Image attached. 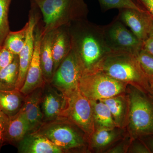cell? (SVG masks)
<instances>
[{"instance_id": "cell-1", "label": "cell", "mask_w": 153, "mask_h": 153, "mask_svg": "<svg viewBox=\"0 0 153 153\" xmlns=\"http://www.w3.org/2000/svg\"><path fill=\"white\" fill-rule=\"evenodd\" d=\"M71 50L78 59L83 72L93 71L100 62L111 52L106 44L102 26L86 19L68 25Z\"/></svg>"}, {"instance_id": "cell-2", "label": "cell", "mask_w": 153, "mask_h": 153, "mask_svg": "<svg viewBox=\"0 0 153 153\" xmlns=\"http://www.w3.org/2000/svg\"><path fill=\"white\" fill-rule=\"evenodd\" d=\"M99 70L149 94L150 85L136 56L126 51H111L100 62Z\"/></svg>"}, {"instance_id": "cell-3", "label": "cell", "mask_w": 153, "mask_h": 153, "mask_svg": "<svg viewBox=\"0 0 153 153\" xmlns=\"http://www.w3.org/2000/svg\"><path fill=\"white\" fill-rule=\"evenodd\" d=\"M43 16L42 35L61 26L87 19L84 0H34Z\"/></svg>"}, {"instance_id": "cell-4", "label": "cell", "mask_w": 153, "mask_h": 153, "mask_svg": "<svg viewBox=\"0 0 153 153\" xmlns=\"http://www.w3.org/2000/svg\"><path fill=\"white\" fill-rule=\"evenodd\" d=\"M36 132L47 137L63 153L85 152L89 150L85 133L65 118L44 122Z\"/></svg>"}, {"instance_id": "cell-5", "label": "cell", "mask_w": 153, "mask_h": 153, "mask_svg": "<svg viewBox=\"0 0 153 153\" xmlns=\"http://www.w3.org/2000/svg\"><path fill=\"white\" fill-rule=\"evenodd\" d=\"M127 91L130 100L127 128L132 141L153 135V99L149 94L130 85Z\"/></svg>"}, {"instance_id": "cell-6", "label": "cell", "mask_w": 153, "mask_h": 153, "mask_svg": "<svg viewBox=\"0 0 153 153\" xmlns=\"http://www.w3.org/2000/svg\"><path fill=\"white\" fill-rule=\"evenodd\" d=\"M128 85L99 70L83 72L79 88L91 101L100 100L125 93Z\"/></svg>"}, {"instance_id": "cell-7", "label": "cell", "mask_w": 153, "mask_h": 153, "mask_svg": "<svg viewBox=\"0 0 153 153\" xmlns=\"http://www.w3.org/2000/svg\"><path fill=\"white\" fill-rule=\"evenodd\" d=\"M65 97L66 106L60 117L65 118L77 126L88 139L95 130L90 100L79 88Z\"/></svg>"}, {"instance_id": "cell-8", "label": "cell", "mask_w": 153, "mask_h": 153, "mask_svg": "<svg viewBox=\"0 0 153 153\" xmlns=\"http://www.w3.org/2000/svg\"><path fill=\"white\" fill-rule=\"evenodd\" d=\"M104 39L111 51H126L136 55L143 49V42L117 19L102 26Z\"/></svg>"}, {"instance_id": "cell-9", "label": "cell", "mask_w": 153, "mask_h": 153, "mask_svg": "<svg viewBox=\"0 0 153 153\" xmlns=\"http://www.w3.org/2000/svg\"><path fill=\"white\" fill-rule=\"evenodd\" d=\"M83 69L72 50L53 74L51 83L65 97L79 88Z\"/></svg>"}, {"instance_id": "cell-10", "label": "cell", "mask_w": 153, "mask_h": 153, "mask_svg": "<svg viewBox=\"0 0 153 153\" xmlns=\"http://www.w3.org/2000/svg\"><path fill=\"white\" fill-rule=\"evenodd\" d=\"M39 8L34 0H32L30 11L26 41L24 47L19 54V74L16 89L20 90L24 85L28 68L33 58L35 47V30L40 20Z\"/></svg>"}, {"instance_id": "cell-11", "label": "cell", "mask_w": 153, "mask_h": 153, "mask_svg": "<svg viewBox=\"0 0 153 153\" xmlns=\"http://www.w3.org/2000/svg\"><path fill=\"white\" fill-rule=\"evenodd\" d=\"M116 19L129 28L143 42L148 38L153 28V17L144 9H120Z\"/></svg>"}, {"instance_id": "cell-12", "label": "cell", "mask_w": 153, "mask_h": 153, "mask_svg": "<svg viewBox=\"0 0 153 153\" xmlns=\"http://www.w3.org/2000/svg\"><path fill=\"white\" fill-rule=\"evenodd\" d=\"M40 19L35 30V47L33 58L29 66L24 85L20 91L25 95L39 88L44 87L46 82L44 79L40 60V46L43 25Z\"/></svg>"}, {"instance_id": "cell-13", "label": "cell", "mask_w": 153, "mask_h": 153, "mask_svg": "<svg viewBox=\"0 0 153 153\" xmlns=\"http://www.w3.org/2000/svg\"><path fill=\"white\" fill-rule=\"evenodd\" d=\"M65 96L57 90L51 83L46 82L43 88L41 108L44 122L56 119L66 106Z\"/></svg>"}, {"instance_id": "cell-14", "label": "cell", "mask_w": 153, "mask_h": 153, "mask_svg": "<svg viewBox=\"0 0 153 153\" xmlns=\"http://www.w3.org/2000/svg\"><path fill=\"white\" fill-rule=\"evenodd\" d=\"M43 88H37L25 96L22 109L29 123V133L37 131L44 123L41 108Z\"/></svg>"}, {"instance_id": "cell-15", "label": "cell", "mask_w": 153, "mask_h": 153, "mask_svg": "<svg viewBox=\"0 0 153 153\" xmlns=\"http://www.w3.org/2000/svg\"><path fill=\"white\" fill-rule=\"evenodd\" d=\"M17 147L20 153H63L61 149L37 132L26 134Z\"/></svg>"}, {"instance_id": "cell-16", "label": "cell", "mask_w": 153, "mask_h": 153, "mask_svg": "<svg viewBox=\"0 0 153 153\" xmlns=\"http://www.w3.org/2000/svg\"><path fill=\"white\" fill-rule=\"evenodd\" d=\"M110 111L117 127L127 128L130 112V100L126 93L102 100Z\"/></svg>"}, {"instance_id": "cell-17", "label": "cell", "mask_w": 153, "mask_h": 153, "mask_svg": "<svg viewBox=\"0 0 153 153\" xmlns=\"http://www.w3.org/2000/svg\"><path fill=\"white\" fill-rule=\"evenodd\" d=\"M71 50L68 25L61 26L55 29L52 44L54 73Z\"/></svg>"}, {"instance_id": "cell-18", "label": "cell", "mask_w": 153, "mask_h": 153, "mask_svg": "<svg viewBox=\"0 0 153 153\" xmlns=\"http://www.w3.org/2000/svg\"><path fill=\"white\" fill-rule=\"evenodd\" d=\"M123 129H96L88 139L89 150L97 152L105 150L122 138Z\"/></svg>"}, {"instance_id": "cell-19", "label": "cell", "mask_w": 153, "mask_h": 153, "mask_svg": "<svg viewBox=\"0 0 153 153\" xmlns=\"http://www.w3.org/2000/svg\"><path fill=\"white\" fill-rule=\"evenodd\" d=\"M29 132V125L22 108L16 114L9 117L5 137V143L17 146L20 141Z\"/></svg>"}, {"instance_id": "cell-20", "label": "cell", "mask_w": 153, "mask_h": 153, "mask_svg": "<svg viewBox=\"0 0 153 153\" xmlns=\"http://www.w3.org/2000/svg\"><path fill=\"white\" fill-rule=\"evenodd\" d=\"M55 30L42 35L40 43V63L44 79L47 83L51 82L54 74L52 44Z\"/></svg>"}, {"instance_id": "cell-21", "label": "cell", "mask_w": 153, "mask_h": 153, "mask_svg": "<svg viewBox=\"0 0 153 153\" xmlns=\"http://www.w3.org/2000/svg\"><path fill=\"white\" fill-rule=\"evenodd\" d=\"M25 96L18 89L0 90V110L9 117L16 114L23 106Z\"/></svg>"}, {"instance_id": "cell-22", "label": "cell", "mask_w": 153, "mask_h": 153, "mask_svg": "<svg viewBox=\"0 0 153 153\" xmlns=\"http://www.w3.org/2000/svg\"><path fill=\"white\" fill-rule=\"evenodd\" d=\"M91 102L95 129L117 127L110 111L106 104L101 100L91 101Z\"/></svg>"}, {"instance_id": "cell-23", "label": "cell", "mask_w": 153, "mask_h": 153, "mask_svg": "<svg viewBox=\"0 0 153 153\" xmlns=\"http://www.w3.org/2000/svg\"><path fill=\"white\" fill-rule=\"evenodd\" d=\"M19 74V56L15 55L12 62L0 72V90L16 89Z\"/></svg>"}, {"instance_id": "cell-24", "label": "cell", "mask_w": 153, "mask_h": 153, "mask_svg": "<svg viewBox=\"0 0 153 153\" xmlns=\"http://www.w3.org/2000/svg\"><path fill=\"white\" fill-rule=\"evenodd\" d=\"M28 27V22L22 30L16 32L10 31L6 37L3 47L14 55H19L25 45Z\"/></svg>"}, {"instance_id": "cell-25", "label": "cell", "mask_w": 153, "mask_h": 153, "mask_svg": "<svg viewBox=\"0 0 153 153\" xmlns=\"http://www.w3.org/2000/svg\"><path fill=\"white\" fill-rule=\"evenodd\" d=\"M12 0H0V49L10 32L8 14Z\"/></svg>"}, {"instance_id": "cell-26", "label": "cell", "mask_w": 153, "mask_h": 153, "mask_svg": "<svg viewBox=\"0 0 153 153\" xmlns=\"http://www.w3.org/2000/svg\"><path fill=\"white\" fill-rule=\"evenodd\" d=\"M102 11L106 12L113 9L119 10L131 9L141 10L143 9L140 7L134 0H98Z\"/></svg>"}, {"instance_id": "cell-27", "label": "cell", "mask_w": 153, "mask_h": 153, "mask_svg": "<svg viewBox=\"0 0 153 153\" xmlns=\"http://www.w3.org/2000/svg\"><path fill=\"white\" fill-rule=\"evenodd\" d=\"M136 56L150 85L153 82V55L143 48Z\"/></svg>"}, {"instance_id": "cell-28", "label": "cell", "mask_w": 153, "mask_h": 153, "mask_svg": "<svg viewBox=\"0 0 153 153\" xmlns=\"http://www.w3.org/2000/svg\"><path fill=\"white\" fill-rule=\"evenodd\" d=\"M128 152L130 153H151L146 145L140 138L132 141Z\"/></svg>"}, {"instance_id": "cell-29", "label": "cell", "mask_w": 153, "mask_h": 153, "mask_svg": "<svg viewBox=\"0 0 153 153\" xmlns=\"http://www.w3.org/2000/svg\"><path fill=\"white\" fill-rule=\"evenodd\" d=\"M9 117L0 110V149L5 143V137Z\"/></svg>"}, {"instance_id": "cell-30", "label": "cell", "mask_w": 153, "mask_h": 153, "mask_svg": "<svg viewBox=\"0 0 153 153\" xmlns=\"http://www.w3.org/2000/svg\"><path fill=\"white\" fill-rule=\"evenodd\" d=\"M15 55L4 47L0 49V72L10 64L13 60Z\"/></svg>"}, {"instance_id": "cell-31", "label": "cell", "mask_w": 153, "mask_h": 153, "mask_svg": "<svg viewBox=\"0 0 153 153\" xmlns=\"http://www.w3.org/2000/svg\"><path fill=\"white\" fill-rule=\"evenodd\" d=\"M125 139L123 140L122 142L120 143L114 147L111 148L107 151L108 153H126L128 152L129 148L130 146L132 140L130 137H126Z\"/></svg>"}, {"instance_id": "cell-32", "label": "cell", "mask_w": 153, "mask_h": 153, "mask_svg": "<svg viewBox=\"0 0 153 153\" xmlns=\"http://www.w3.org/2000/svg\"><path fill=\"white\" fill-rule=\"evenodd\" d=\"M143 48L153 55V28L148 38L143 42Z\"/></svg>"}, {"instance_id": "cell-33", "label": "cell", "mask_w": 153, "mask_h": 153, "mask_svg": "<svg viewBox=\"0 0 153 153\" xmlns=\"http://www.w3.org/2000/svg\"><path fill=\"white\" fill-rule=\"evenodd\" d=\"M153 17V0H136Z\"/></svg>"}, {"instance_id": "cell-34", "label": "cell", "mask_w": 153, "mask_h": 153, "mask_svg": "<svg viewBox=\"0 0 153 153\" xmlns=\"http://www.w3.org/2000/svg\"><path fill=\"white\" fill-rule=\"evenodd\" d=\"M140 139L142 140L150 150L151 153H153V135L143 137Z\"/></svg>"}, {"instance_id": "cell-35", "label": "cell", "mask_w": 153, "mask_h": 153, "mask_svg": "<svg viewBox=\"0 0 153 153\" xmlns=\"http://www.w3.org/2000/svg\"><path fill=\"white\" fill-rule=\"evenodd\" d=\"M149 94L153 99V82L150 84V91Z\"/></svg>"}]
</instances>
